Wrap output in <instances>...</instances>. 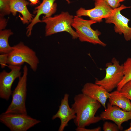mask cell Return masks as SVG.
<instances>
[{
    "mask_svg": "<svg viewBox=\"0 0 131 131\" xmlns=\"http://www.w3.org/2000/svg\"><path fill=\"white\" fill-rule=\"evenodd\" d=\"M71 108L76 115L74 119L77 127L85 128L102 120L95 114L101 104L86 94L82 93L76 95Z\"/></svg>",
    "mask_w": 131,
    "mask_h": 131,
    "instance_id": "obj_1",
    "label": "cell"
},
{
    "mask_svg": "<svg viewBox=\"0 0 131 131\" xmlns=\"http://www.w3.org/2000/svg\"><path fill=\"white\" fill-rule=\"evenodd\" d=\"M74 16L67 12H63L53 17H43L41 22L45 23V35L49 36L57 33L65 32L69 33L72 38H78L76 31L71 26Z\"/></svg>",
    "mask_w": 131,
    "mask_h": 131,
    "instance_id": "obj_2",
    "label": "cell"
},
{
    "mask_svg": "<svg viewBox=\"0 0 131 131\" xmlns=\"http://www.w3.org/2000/svg\"><path fill=\"white\" fill-rule=\"evenodd\" d=\"M27 64L34 72H36L39 63L36 52L22 42L13 46L8 54V65L21 66L24 63Z\"/></svg>",
    "mask_w": 131,
    "mask_h": 131,
    "instance_id": "obj_3",
    "label": "cell"
},
{
    "mask_svg": "<svg viewBox=\"0 0 131 131\" xmlns=\"http://www.w3.org/2000/svg\"><path fill=\"white\" fill-rule=\"evenodd\" d=\"M28 73V68L25 65L23 67V75L19 78L17 85L12 91V101L5 113L27 114L25 102Z\"/></svg>",
    "mask_w": 131,
    "mask_h": 131,
    "instance_id": "obj_4",
    "label": "cell"
},
{
    "mask_svg": "<svg viewBox=\"0 0 131 131\" xmlns=\"http://www.w3.org/2000/svg\"><path fill=\"white\" fill-rule=\"evenodd\" d=\"M97 23L90 19H84L76 15L74 16L72 26L75 29L78 38L81 41L106 46V44L99 38L101 34V32L97 30H94L91 27V25Z\"/></svg>",
    "mask_w": 131,
    "mask_h": 131,
    "instance_id": "obj_5",
    "label": "cell"
},
{
    "mask_svg": "<svg viewBox=\"0 0 131 131\" xmlns=\"http://www.w3.org/2000/svg\"><path fill=\"white\" fill-rule=\"evenodd\" d=\"M105 77L100 80L96 79L95 83L102 87L107 92H111L117 87L124 76L123 64L113 57L111 62L106 64Z\"/></svg>",
    "mask_w": 131,
    "mask_h": 131,
    "instance_id": "obj_6",
    "label": "cell"
},
{
    "mask_svg": "<svg viewBox=\"0 0 131 131\" xmlns=\"http://www.w3.org/2000/svg\"><path fill=\"white\" fill-rule=\"evenodd\" d=\"M0 121L11 131H26L41 122L27 114L5 112L0 115Z\"/></svg>",
    "mask_w": 131,
    "mask_h": 131,
    "instance_id": "obj_7",
    "label": "cell"
},
{
    "mask_svg": "<svg viewBox=\"0 0 131 131\" xmlns=\"http://www.w3.org/2000/svg\"><path fill=\"white\" fill-rule=\"evenodd\" d=\"M123 4L119 7L114 9L112 14L105 18L106 23H113L114 25L115 32L120 34H123L125 40L127 41L131 39V27L128 25L130 20L122 15L121 11L123 10L130 8Z\"/></svg>",
    "mask_w": 131,
    "mask_h": 131,
    "instance_id": "obj_8",
    "label": "cell"
},
{
    "mask_svg": "<svg viewBox=\"0 0 131 131\" xmlns=\"http://www.w3.org/2000/svg\"><path fill=\"white\" fill-rule=\"evenodd\" d=\"M10 71L4 70L0 73V97L8 100L11 95L13 84L17 78L21 76V66L8 65Z\"/></svg>",
    "mask_w": 131,
    "mask_h": 131,
    "instance_id": "obj_9",
    "label": "cell"
},
{
    "mask_svg": "<svg viewBox=\"0 0 131 131\" xmlns=\"http://www.w3.org/2000/svg\"><path fill=\"white\" fill-rule=\"evenodd\" d=\"M114 9L109 6L103 0H96L95 7L92 9H86L81 8L76 12V16L79 17L86 16L90 20L97 22H100L102 19L109 16L112 13Z\"/></svg>",
    "mask_w": 131,
    "mask_h": 131,
    "instance_id": "obj_10",
    "label": "cell"
},
{
    "mask_svg": "<svg viewBox=\"0 0 131 131\" xmlns=\"http://www.w3.org/2000/svg\"><path fill=\"white\" fill-rule=\"evenodd\" d=\"M56 0H42L40 4L35 7L33 13L36 14L30 24L27 27L26 34L28 37L31 34L32 31L33 26L36 24L41 22V20L39 19V17L42 14L45 15L44 16L47 17L51 16L56 12L57 5L55 2ZM68 3H70L69 0H65Z\"/></svg>",
    "mask_w": 131,
    "mask_h": 131,
    "instance_id": "obj_11",
    "label": "cell"
},
{
    "mask_svg": "<svg viewBox=\"0 0 131 131\" xmlns=\"http://www.w3.org/2000/svg\"><path fill=\"white\" fill-rule=\"evenodd\" d=\"M121 109L109 102L107 104L106 107L99 116L102 120L113 121L117 125L120 130H122V123L131 119V112L125 111Z\"/></svg>",
    "mask_w": 131,
    "mask_h": 131,
    "instance_id": "obj_12",
    "label": "cell"
},
{
    "mask_svg": "<svg viewBox=\"0 0 131 131\" xmlns=\"http://www.w3.org/2000/svg\"><path fill=\"white\" fill-rule=\"evenodd\" d=\"M69 96L67 94H65L63 98L61 100L58 111L52 118L53 120L57 118L60 119L61 124L58 130L59 131H63L65 127L68 126V122L72 119H74L76 117L74 111L69 106Z\"/></svg>",
    "mask_w": 131,
    "mask_h": 131,
    "instance_id": "obj_13",
    "label": "cell"
},
{
    "mask_svg": "<svg viewBox=\"0 0 131 131\" xmlns=\"http://www.w3.org/2000/svg\"><path fill=\"white\" fill-rule=\"evenodd\" d=\"M82 93L99 102L106 109V103L109 97V93L102 86L95 83L88 82L83 86Z\"/></svg>",
    "mask_w": 131,
    "mask_h": 131,
    "instance_id": "obj_14",
    "label": "cell"
},
{
    "mask_svg": "<svg viewBox=\"0 0 131 131\" xmlns=\"http://www.w3.org/2000/svg\"><path fill=\"white\" fill-rule=\"evenodd\" d=\"M29 4L25 0H11L10 1V13L14 16H16L17 12L20 13L22 17H19L24 24L31 23L33 18L34 15L30 12L27 7Z\"/></svg>",
    "mask_w": 131,
    "mask_h": 131,
    "instance_id": "obj_15",
    "label": "cell"
},
{
    "mask_svg": "<svg viewBox=\"0 0 131 131\" xmlns=\"http://www.w3.org/2000/svg\"><path fill=\"white\" fill-rule=\"evenodd\" d=\"M109 102L111 105L117 106L123 110L131 112V101L127 98L121 95L117 90L109 93Z\"/></svg>",
    "mask_w": 131,
    "mask_h": 131,
    "instance_id": "obj_16",
    "label": "cell"
},
{
    "mask_svg": "<svg viewBox=\"0 0 131 131\" xmlns=\"http://www.w3.org/2000/svg\"><path fill=\"white\" fill-rule=\"evenodd\" d=\"M13 34L10 30H0V53L8 54L12 50L13 47L11 46L8 42L9 37Z\"/></svg>",
    "mask_w": 131,
    "mask_h": 131,
    "instance_id": "obj_17",
    "label": "cell"
},
{
    "mask_svg": "<svg viewBox=\"0 0 131 131\" xmlns=\"http://www.w3.org/2000/svg\"><path fill=\"white\" fill-rule=\"evenodd\" d=\"M123 65L124 76L117 87V90L118 91L125 84L131 80V58H127Z\"/></svg>",
    "mask_w": 131,
    "mask_h": 131,
    "instance_id": "obj_18",
    "label": "cell"
},
{
    "mask_svg": "<svg viewBox=\"0 0 131 131\" xmlns=\"http://www.w3.org/2000/svg\"><path fill=\"white\" fill-rule=\"evenodd\" d=\"M10 1L11 0H0V16H4L10 13Z\"/></svg>",
    "mask_w": 131,
    "mask_h": 131,
    "instance_id": "obj_19",
    "label": "cell"
},
{
    "mask_svg": "<svg viewBox=\"0 0 131 131\" xmlns=\"http://www.w3.org/2000/svg\"><path fill=\"white\" fill-rule=\"evenodd\" d=\"M119 92L121 95L127 98L131 101V80L125 84Z\"/></svg>",
    "mask_w": 131,
    "mask_h": 131,
    "instance_id": "obj_20",
    "label": "cell"
},
{
    "mask_svg": "<svg viewBox=\"0 0 131 131\" xmlns=\"http://www.w3.org/2000/svg\"><path fill=\"white\" fill-rule=\"evenodd\" d=\"M103 129L104 131H118L120 130L116 124L107 121L103 124Z\"/></svg>",
    "mask_w": 131,
    "mask_h": 131,
    "instance_id": "obj_21",
    "label": "cell"
},
{
    "mask_svg": "<svg viewBox=\"0 0 131 131\" xmlns=\"http://www.w3.org/2000/svg\"><path fill=\"white\" fill-rule=\"evenodd\" d=\"M8 54H1L0 55V64L2 68H4L8 64Z\"/></svg>",
    "mask_w": 131,
    "mask_h": 131,
    "instance_id": "obj_22",
    "label": "cell"
},
{
    "mask_svg": "<svg viewBox=\"0 0 131 131\" xmlns=\"http://www.w3.org/2000/svg\"><path fill=\"white\" fill-rule=\"evenodd\" d=\"M109 6L114 9L120 6L119 0H103Z\"/></svg>",
    "mask_w": 131,
    "mask_h": 131,
    "instance_id": "obj_23",
    "label": "cell"
},
{
    "mask_svg": "<svg viewBox=\"0 0 131 131\" xmlns=\"http://www.w3.org/2000/svg\"><path fill=\"white\" fill-rule=\"evenodd\" d=\"M7 20L4 16H0V30L5 29L7 26Z\"/></svg>",
    "mask_w": 131,
    "mask_h": 131,
    "instance_id": "obj_24",
    "label": "cell"
},
{
    "mask_svg": "<svg viewBox=\"0 0 131 131\" xmlns=\"http://www.w3.org/2000/svg\"><path fill=\"white\" fill-rule=\"evenodd\" d=\"M75 130L77 131H101V128L100 127H98L92 129H87L85 127H77Z\"/></svg>",
    "mask_w": 131,
    "mask_h": 131,
    "instance_id": "obj_25",
    "label": "cell"
},
{
    "mask_svg": "<svg viewBox=\"0 0 131 131\" xmlns=\"http://www.w3.org/2000/svg\"><path fill=\"white\" fill-rule=\"evenodd\" d=\"M30 2V4L32 5H36L39 2V0H28Z\"/></svg>",
    "mask_w": 131,
    "mask_h": 131,
    "instance_id": "obj_26",
    "label": "cell"
},
{
    "mask_svg": "<svg viewBox=\"0 0 131 131\" xmlns=\"http://www.w3.org/2000/svg\"><path fill=\"white\" fill-rule=\"evenodd\" d=\"M124 131H131V121L130 123V127L128 128L125 130Z\"/></svg>",
    "mask_w": 131,
    "mask_h": 131,
    "instance_id": "obj_27",
    "label": "cell"
},
{
    "mask_svg": "<svg viewBox=\"0 0 131 131\" xmlns=\"http://www.w3.org/2000/svg\"><path fill=\"white\" fill-rule=\"evenodd\" d=\"M126 0H119L120 1V2H122V1H125Z\"/></svg>",
    "mask_w": 131,
    "mask_h": 131,
    "instance_id": "obj_28",
    "label": "cell"
},
{
    "mask_svg": "<svg viewBox=\"0 0 131 131\" xmlns=\"http://www.w3.org/2000/svg\"><path fill=\"white\" fill-rule=\"evenodd\" d=\"M95 0V1L96 0Z\"/></svg>",
    "mask_w": 131,
    "mask_h": 131,
    "instance_id": "obj_29",
    "label": "cell"
}]
</instances>
